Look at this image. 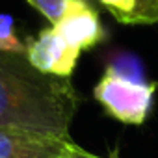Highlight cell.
<instances>
[{"label":"cell","instance_id":"cell-1","mask_svg":"<svg viewBox=\"0 0 158 158\" xmlns=\"http://www.w3.org/2000/svg\"><path fill=\"white\" fill-rule=\"evenodd\" d=\"M78 104L80 95L67 78L41 73L26 54L0 50V127L73 139Z\"/></svg>","mask_w":158,"mask_h":158},{"label":"cell","instance_id":"cell-2","mask_svg":"<svg viewBox=\"0 0 158 158\" xmlns=\"http://www.w3.org/2000/svg\"><path fill=\"white\" fill-rule=\"evenodd\" d=\"M154 91V82H138L117 65H108L93 88V97L110 117L125 125H143L152 108Z\"/></svg>","mask_w":158,"mask_h":158},{"label":"cell","instance_id":"cell-3","mask_svg":"<svg viewBox=\"0 0 158 158\" xmlns=\"http://www.w3.org/2000/svg\"><path fill=\"white\" fill-rule=\"evenodd\" d=\"M28 61L45 74L69 78L80 58V50L71 47L52 26L41 30L26 43Z\"/></svg>","mask_w":158,"mask_h":158},{"label":"cell","instance_id":"cell-4","mask_svg":"<svg viewBox=\"0 0 158 158\" xmlns=\"http://www.w3.org/2000/svg\"><path fill=\"white\" fill-rule=\"evenodd\" d=\"M52 28L80 52L104 39V28L99 13L89 0H69L61 17Z\"/></svg>","mask_w":158,"mask_h":158},{"label":"cell","instance_id":"cell-5","mask_svg":"<svg viewBox=\"0 0 158 158\" xmlns=\"http://www.w3.org/2000/svg\"><path fill=\"white\" fill-rule=\"evenodd\" d=\"M73 139L0 127V158H63Z\"/></svg>","mask_w":158,"mask_h":158},{"label":"cell","instance_id":"cell-6","mask_svg":"<svg viewBox=\"0 0 158 158\" xmlns=\"http://www.w3.org/2000/svg\"><path fill=\"white\" fill-rule=\"evenodd\" d=\"M0 50L13 52V54H26V45L19 39L15 32V21L6 13H0Z\"/></svg>","mask_w":158,"mask_h":158},{"label":"cell","instance_id":"cell-7","mask_svg":"<svg viewBox=\"0 0 158 158\" xmlns=\"http://www.w3.org/2000/svg\"><path fill=\"white\" fill-rule=\"evenodd\" d=\"M158 0H134V11L130 24H156Z\"/></svg>","mask_w":158,"mask_h":158},{"label":"cell","instance_id":"cell-8","mask_svg":"<svg viewBox=\"0 0 158 158\" xmlns=\"http://www.w3.org/2000/svg\"><path fill=\"white\" fill-rule=\"evenodd\" d=\"M26 2L34 10H37L54 26L58 23V19L61 17V13H63V10H65V6H67L69 0H26Z\"/></svg>","mask_w":158,"mask_h":158},{"label":"cell","instance_id":"cell-9","mask_svg":"<svg viewBox=\"0 0 158 158\" xmlns=\"http://www.w3.org/2000/svg\"><path fill=\"white\" fill-rule=\"evenodd\" d=\"M99 2L115 17L121 24H130L132 11H134V0H99Z\"/></svg>","mask_w":158,"mask_h":158},{"label":"cell","instance_id":"cell-10","mask_svg":"<svg viewBox=\"0 0 158 158\" xmlns=\"http://www.w3.org/2000/svg\"><path fill=\"white\" fill-rule=\"evenodd\" d=\"M63 158H102V156H97V154H93V152H89V151L82 149L80 145L73 143V145L69 147V151L65 152V156H63Z\"/></svg>","mask_w":158,"mask_h":158}]
</instances>
